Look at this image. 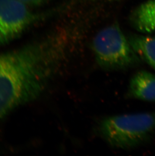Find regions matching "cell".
<instances>
[{
    "label": "cell",
    "mask_w": 155,
    "mask_h": 156,
    "mask_svg": "<svg viewBox=\"0 0 155 156\" xmlns=\"http://www.w3.org/2000/svg\"><path fill=\"white\" fill-rule=\"evenodd\" d=\"M60 55L47 43L0 53V118L43 93L62 65Z\"/></svg>",
    "instance_id": "obj_1"
},
{
    "label": "cell",
    "mask_w": 155,
    "mask_h": 156,
    "mask_svg": "<svg viewBox=\"0 0 155 156\" xmlns=\"http://www.w3.org/2000/svg\"><path fill=\"white\" fill-rule=\"evenodd\" d=\"M97 132L116 149H130L143 144L155 131V112L107 117L97 124Z\"/></svg>",
    "instance_id": "obj_2"
},
{
    "label": "cell",
    "mask_w": 155,
    "mask_h": 156,
    "mask_svg": "<svg viewBox=\"0 0 155 156\" xmlns=\"http://www.w3.org/2000/svg\"><path fill=\"white\" fill-rule=\"evenodd\" d=\"M97 63L103 69L121 70L139 65L140 58L117 24L99 31L92 42Z\"/></svg>",
    "instance_id": "obj_3"
},
{
    "label": "cell",
    "mask_w": 155,
    "mask_h": 156,
    "mask_svg": "<svg viewBox=\"0 0 155 156\" xmlns=\"http://www.w3.org/2000/svg\"><path fill=\"white\" fill-rule=\"evenodd\" d=\"M37 19L19 0H0V44L21 35Z\"/></svg>",
    "instance_id": "obj_4"
},
{
    "label": "cell",
    "mask_w": 155,
    "mask_h": 156,
    "mask_svg": "<svg viewBox=\"0 0 155 156\" xmlns=\"http://www.w3.org/2000/svg\"><path fill=\"white\" fill-rule=\"evenodd\" d=\"M127 96L146 102H155V75L146 70H140L132 77Z\"/></svg>",
    "instance_id": "obj_5"
},
{
    "label": "cell",
    "mask_w": 155,
    "mask_h": 156,
    "mask_svg": "<svg viewBox=\"0 0 155 156\" xmlns=\"http://www.w3.org/2000/svg\"><path fill=\"white\" fill-rule=\"evenodd\" d=\"M132 26L140 33L155 31V0H150L138 7L130 15Z\"/></svg>",
    "instance_id": "obj_6"
},
{
    "label": "cell",
    "mask_w": 155,
    "mask_h": 156,
    "mask_svg": "<svg viewBox=\"0 0 155 156\" xmlns=\"http://www.w3.org/2000/svg\"><path fill=\"white\" fill-rule=\"evenodd\" d=\"M129 40L141 59L145 61L155 70V37L133 35Z\"/></svg>",
    "instance_id": "obj_7"
},
{
    "label": "cell",
    "mask_w": 155,
    "mask_h": 156,
    "mask_svg": "<svg viewBox=\"0 0 155 156\" xmlns=\"http://www.w3.org/2000/svg\"><path fill=\"white\" fill-rule=\"evenodd\" d=\"M26 5L29 6H39L46 3L48 0H19Z\"/></svg>",
    "instance_id": "obj_8"
}]
</instances>
